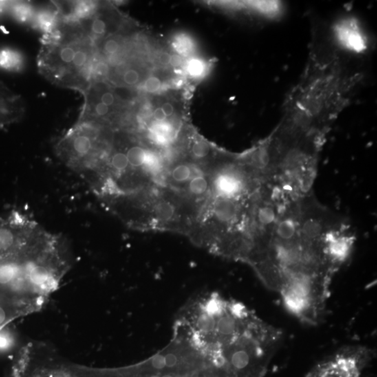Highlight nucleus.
<instances>
[{
  "label": "nucleus",
  "mask_w": 377,
  "mask_h": 377,
  "mask_svg": "<svg viewBox=\"0 0 377 377\" xmlns=\"http://www.w3.org/2000/svg\"><path fill=\"white\" fill-rule=\"evenodd\" d=\"M120 48V43L116 39L109 38V39L106 40L103 45H102V51L106 55L113 56V55L118 53Z\"/></svg>",
  "instance_id": "ddd939ff"
},
{
  "label": "nucleus",
  "mask_w": 377,
  "mask_h": 377,
  "mask_svg": "<svg viewBox=\"0 0 377 377\" xmlns=\"http://www.w3.org/2000/svg\"><path fill=\"white\" fill-rule=\"evenodd\" d=\"M155 213L157 218L159 220L169 221L175 214V208L170 203L163 201L156 205Z\"/></svg>",
  "instance_id": "6e6552de"
},
{
  "label": "nucleus",
  "mask_w": 377,
  "mask_h": 377,
  "mask_svg": "<svg viewBox=\"0 0 377 377\" xmlns=\"http://www.w3.org/2000/svg\"><path fill=\"white\" fill-rule=\"evenodd\" d=\"M98 63L94 41L74 18L43 36L37 57L42 76L55 85L81 93L95 83Z\"/></svg>",
  "instance_id": "f257e3e1"
},
{
  "label": "nucleus",
  "mask_w": 377,
  "mask_h": 377,
  "mask_svg": "<svg viewBox=\"0 0 377 377\" xmlns=\"http://www.w3.org/2000/svg\"><path fill=\"white\" fill-rule=\"evenodd\" d=\"M111 166L115 171H125L129 166L126 154L120 152L115 153L111 158Z\"/></svg>",
  "instance_id": "1a4fd4ad"
},
{
  "label": "nucleus",
  "mask_w": 377,
  "mask_h": 377,
  "mask_svg": "<svg viewBox=\"0 0 377 377\" xmlns=\"http://www.w3.org/2000/svg\"><path fill=\"white\" fill-rule=\"evenodd\" d=\"M24 60L19 53L12 49L0 51V67L7 71H19L23 67Z\"/></svg>",
  "instance_id": "20e7f679"
},
{
  "label": "nucleus",
  "mask_w": 377,
  "mask_h": 377,
  "mask_svg": "<svg viewBox=\"0 0 377 377\" xmlns=\"http://www.w3.org/2000/svg\"><path fill=\"white\" fill-rule=\"evenodd\" d=\"M217 329L219 333L224 336H233L238 329L237 321L233 316L230 314L222 316L217 323Z\"/></svg>",
  "instance_id": "423d86ee"
},
{
  "label": "nucleus",
  "mask_w": 377,
  "mask_h": 377,
  "mask_svg": "<svg viewBox=\"0 0 377 377\" xmlns=\"http://www.w3.org/2000/svg\"><path fill=\"white\" fill-rule=\"evenodd\" d=\"M340 36H341L342 42H345L346 45L358 51L364 46L362 43V38L359 33L355 30L352 25H342L340 28Z\"/></svg>",
  "instance_id": "39448f33"
},
{
  "label": "nucleus",
  "mask_w": 377,
  "mask_h": 377,
  "mask_svg": "<svg viewBox=\"0 0 377 377\" xmlns=\"http://www.w3.org/2000/svg\"><path fill=\"white\" fill-rule=\"evenodd\" d=\"M154 117L158 121L164 120L166 118V115L164 114L162 108H158V109L155 110V113H154Z\"/></svg>",
  "instance_id": "4be33fe9"
},
{
  "label": "nucleus",
  "mask_w": 377,
  "mask_h": 377,
  "mask_svg": "<svg viewBox=\"0 0 377 377\" xmlns=\"http://www.w3.org/2000/svg\"><path fill=\"white\" fill-rule=\"evenodd\" d=\"M192 176V169L190 166L180 165L174 168L172 172V177L177 182H185Z\"/></svg>",
  "instance_id": "9b49d317"
},
{
  "label": "nucleus",
  "mask_w": 377,
  "mask_h": 377,
  "mask_svg": "<svg viewBox=\"0 0 377 377\" xmlns=\"http://www.w3.org/2000/svg\"><path fill=\"white\" fill-rule=\"evenodd\" d=\"M140 75L134 69H128L124 73L123 79L124 83L129 85H136L138 83Z\"/></svg>",
  "instance_id": "2eb2a0df"
},
{
  "label": "nucleus",
  "mask_w": 377,
  "mask_h": 377,
  "mask_svg": "<svg viewBox=\"0 0 377 377\" xmlns=\"http://www.w3.org/2000/svg\"><path fill=\"white\" fill-rule=\"evenodd\" d=\"M199 328L203 332H210L215 328L216 323L215 319L210 314H204L199 317L197 321Z\"/></svg>",
  "instance_id": "f8f14e48"
},
{
  "label": "nucleus",
  "mask_w": 377,
  "mask_h": 377,
  "mask_svg": "<svg viewBox=\"0 0 377 377\" xmlns=\"http://www.w3.org/2000/svg\"><path fill=\"white\" fill-rule=\"evenodd\" d=\"M210 148L208 144L204 142L195 143L192 148V152L196 157L199 158H204L210 153Z\"/></svg>",
  "instance_id": "4468645a"
},
{
  "label": "nucleus",
  "mask_w": 377,
  "mask_h": 377,
  "mask_svg": "<svg viewBox=\"0 0 377 377\" xmlns=\"http://www.w3.org/2000/svg\"><path fill=\"white\" fill-rule=\"evenodd\" d=\"M171 56L167 53H164L161 54L159 56V62L162 64V65H167L168 64L171 63Z\"/></svg>",
  "instance_id": "412c9836"
},
{
  "label": "nucleus",
  "mask_w": 377,
  "mask_h": 377,
  "mask_svg": "<svg viewBox=\"0 0 377 377\" xmlns=\"http://www.w3.org/2000/svg\"><path fill=\"white\" fill-rule=\"evenodd\" d=\"M190 69H191V72L192 74H200L201 69H202L200 62L198 61L192 62L191 65H190Z\"/></svg>",
  "instance_id": "6ab92c4d"
},
{
  "label": "nucleus",
  "mask_w": 377,
  "mask_h": 377,
  "mask_svg": "<svg viewBox=\"0 0 377 377\" xmlns=\"http://www.w3.org/2000/svg\"><path fill=\"white\" fill-rule=\"evenodd\" d=\"M150 377H161V376H159V375L155 374V375H153V376H151Z\"/></svg>",
  "instance_id": "393cba45"
},
{
  "label": "nucleus",
  "mask_w": 377,
  "mask_h": 377,
  "mask_svg": "<svg viewBox=\"0 0 377 377\" xmlns=\"http://www.w3.org/2000/svg\"><path fill=\"white\" fill-rule=\"evenodd\" d=\"M127 155L129 165L133 168L142 166L147 159V154L144 148L140 146H133L128 150Z\"/></svg>",
  "instance_id": "0eeeda50"
},
{
  "label": "nucleus",
  "mask_w": 377,
  "mask_h": 377,
  "mask_svg": "<svg viewBox=\"0 0 377 377\" xmlns=\"http://www.w3.org/2000/svg\"><path fill=\"white\" fill-rule=\"evenodd\" d=\"M190 192L195 195H201L207 191L208 182L204 177H197L192 179L188 185Z\"/></svg>",
  "instance_id": "9d476101"
},
{
  "label": "nucleus",
  "mask_w": 377,
  "mask_h": 377,
  "mask_svg": "<svg viewBox=\"0 0 377 377\" xmlns=\"http://www.w3.org/2000/svg\"><path fill=\"white\" fill-rule=\"evenodd\" d=\"M374 357L368 347L346 346L313 366L305 377H362Z\"/></svg>",
  "instance_id": "f03ea898"
},
{
  "label": "nucleus",
  "mask_w": 377,
  "mask_h": 377,
  "mask_svg": "<svg viewBox=\"0 0 377 377\" xmlns=\"http://www.w3.org/2000/svg\"><path fill=\"white\" fill-rule=\"evenodd\" d=\"M162 111H164V114L166 115V116H171V115H173V113L174 112V108L173 105L172 104L168 103H165L164 104V105L162 106Z\"/></svg>",
  "instance_id": "aec40b11"
},
{
  "label": "nucleus",
  "mask_w": 377,
  "mask_h": 377,
  "mask_svg": "<svg viewBox=\"0 0 377 377\" xmlns=\"http://www.w3.org/2000/svg\"><path fill=\"white\" fill-rule=\"evenodd\" d=\"M162 377H173V376H171V375H170V374H165V375H164V376H162Z\"/></svg>",
  "instance_id": "b1692460"
},
{
  "label": "nucleus",
  "mask_w": 377,
  "mask_h": 377,
  "mask_svg": "<svg viewBox=\"0 0 377 377\" xmlns=\"http://www.w3.org/2000/svg\"><path fill=\"white\" fill-rule=\"evenodd\" d=\"M166 367L172 368L177 365V358L175 355L168 354L165 356Z\"/></svg>",
  "instance_id": "a211bd4d"
},
{
  "label": "nucleus",
  "mask_w": 377,
  "mask_h": 377,
  "mask_svg": "<svg viewBox=\"0 0 377 377\" xmlns=\"http://www.w3.org/2000/svg\"><path fill=\"white\" fill-rule=\"evenodd\" d=\"M24 113L21 98L0 81V128L21 120Z\"/></svg>",
  "instance_id": "7ed1b4c3"
},
{
  "label": "nucleus",
  "mask_w": 377,
  "mask_h": 377,
  "mask_svg": "<svg viewBox=\"0 0 377 377\" xmlns=\"http://www.w3.org/2000/svg\"><path fill=\"white\" fill-rule=\"evenodd\" d=\"M151 365L155 369H162L166 367L165 356L157 355L151 360Z\"/></svg>",
  "instance_id": "f3484780"
},
{
  "label": "nucleus",
  "mask_w": 377,
  "mask_h": 377,
  "mask_svg": "<svg viewBox=\"0 0 377 377\" xmlns=\"http://www.w3.org/2000/svg\"><path fill=\"white\" fill-rule=\"evenodd\" d=\"M145 88L150 92H155L161 87V81L157 77H151L146 80L144 85Z\"/></svg>",
  "instance_id": "dca6fc26"
},
{
  "label": "nucleus",
  "mask_w": 377,
  "mask_h": 377,
  "mask_svg": "<svg viewBox=\"0 0 377 377\" xmlns=\"http://www.w3.org/2000/svg\"><path fill=\"white\" fill-rule=\"evenodd\" d=\"M182 58L180 56H177V55H173L171 56V65L173 67H178L182 65Z\"/></svg>",
  "instance_id": "5701e85b"
}]
</instances>
